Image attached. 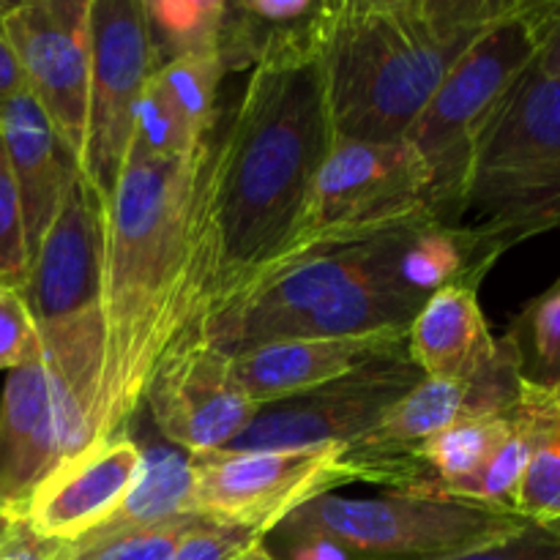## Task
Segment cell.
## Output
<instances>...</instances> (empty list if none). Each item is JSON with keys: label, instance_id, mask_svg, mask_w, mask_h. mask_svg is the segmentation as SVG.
I'll return each instance as SVG.
<instances>
[{"label": "cell", "instance_id": "cell-16", "mask_svg": "<svg viewBox=\"0 0 560 560\" xmlns=\"http://www.w3.org/2000/svg\"><path fill=\"white\" fill-rule=\"evenodd\" d=\"M408 359V331L279 339L233 355L235 381L260 408L326 388L377 361Z\"/></svg>", "mask_w": 560, "mask_h": 560}, {"label": "cell", "instance_id": "cell-37", "mask_svg": "<svg viewBox=\"0 0 560 560\" xmlns=\"http://www.w3.org/2000/svg\"><path fill=\"white\" fill-rule=\"evenodd\" d=\"M9 517H14V514H9V512H5V509H0V525H3Z\"/></svg>", "mask_w": 560, "mask_h": 560}, {"label": "cell", "instance_id": "cell-33", "mask_svg": "<svg viewBox=\"0 0 560 560\" xmlns=\"http://www.w3.org/2000/svg\"><path fill=\"white\" fill-rule=\"evenodd\" d=\"M528 20L534 25V66L550 80H560V0H530Z\"/></svg>", "mask_w": 560, "mask_h": 560}, {"label": "cell", "instance_id": "cell-26", "mask_svg": "<svg viewBox=\"0 0 560 560\" xmlns=\"http://www.w3.org/2000/svg\"><path fill=\"white\" fill-rule=\"evenodd\" d=\"M159 74L164 77L175 102L180 104L197 135H213L217 131V93L224 74H228L222 55L202 52L175 58L170 63L159 66Z\"/></svg>", "mask_w": 560, "mask_h": 560}, {"label": "cell", "instance_id": "cell-23", "mask_svg": "<svg viewBox=\"0 0 560 560\" xmlns=\"http://www.w3.org/2000/svg\"><path fill=\"white\" fill-rule=\"evenodd\" d=\"M142 9L162 66L186 55L219 52L224 0H142Z\"/></svg>", "mask_w": 560, "mask_h": 560}, {"label": "cell", "instance_id": "cell-32", "mask_svg": "<svg viewBox=\"0 0 560 560\" xmlns=\"http://www.w3.org/2000/svg\"><path fill=\"white\" fill-rule=\"evenodd\" d=\"M271 534L282 545L284 560H366L353 547H348L337 536L326 534V530L299 528V525L282 523Z\"/></svg>", "mask_w": 560, "mask_h": 560}, {"label": "cell", "instance_id": "cell-3", "mask_svg": "<svg viewBox=\"0 0 560 560\" xmlns=\"http://www.w3.org/2000/svg\"><path fill=\"white\" fill-rule=\"evenodd\" d=\"M334 145L315 58L252 69L217 135V219L228 284L295 238L312 180Z\"/></svg>", "mask_w": 560, "mask_h": 560}, {"label": "cell", "instance_id": "cell-20", "mask_svg": "<svg viewBox=\"0 0 560 560\" xmlns=\"http://www.w3.org/2000/svg\"><path fill=\"white\" fill-rule=\"evenodd\" d=\"M512 432V408L503 413L474 416L438 432L416 448V459L424 465L430 490L435 495L465 498L468 487L492 463L498 448Z\"/></svg>", "mask_w": 560, "mask_h": 560}, {"label": "cell", "instance_id": "cell-31", "mask_svg": "<svg viewBox=\"0 0 560 560\" xmlns=\"http://www.w3.org/2000/svg\"><path fill=\"white\" fill-rule=\"evenodd\" d=\"M262 539L266 536L228 528V525H219L200 517L195 528L180 539L173 560H235L241 552H246Z\"/></svg>", "mask_w": 560, "mask_h": 560}, {"label": "cell", "instance_id": "cell-12", "mask_svg": "<svg viewBox=\"0 0 560 560\" xmlns=\"http://www.w3.org/2000/svg\"><path fill=\"white\" fill-rule=\"evenodd\" d=\"M93 0H25L5 11V31L25 91L80 164L91 88Z\"/></svg>", "mask_w": 560, "mask_h": 560}, {"label": "cell", "instance_id": "cell-24", "mask_svg": "<svg viewBox=\"0 0 560 560\" xmlns=\"http://www.w3.org/2000/svg\"><path fill=\"white\" fill-rule=\"evenodd\" d=\"M200 517L170 520L162 525L96 528L77 541L60 545L58 560H173L180 539Z\"/></svg>", "mask_w": 560, "mask_h": 560}, {"label": "cell", "instance_id": "cell-7", "mask_svg": "<svg viewBox=\"0 0 560 560\" xmlns=\"http://www.w3.org/2000/svg\"><path fill=\"white\" fill-rule=\"evenodd\" d=\"M528 9L530 0H523L512 16L490 27L454 63L402 137L424 162L430 208L446 224H457L459 200L481 137L539 52Z\"/></svg>", "mask_w": 560, "mask_h": 560}, {"label": "cell", "instance_id": "cell-36", "mask_svg": "<svg viewBox=\"0 0 560 560\" xmlns=\"http://www.w3.org/2000/svg\"><path fill=\"white\" fill-rule=\"evenodd\" d=\"M235 560H279V558L273 556L271 550H268L266 539H262V541H257L255 547H249V550H246V552H241V556L235 558Z\"/></svg>", "mask_w": 560, "mask_h": 560}, {"label": "cell", "instance_id": "cell-10", "mask_svg": "<svg viewBox=\"0 0 560 560\" xmlns=\"http://www.w3.org/2000/svg\"><path fill=\"white\" fill-rule=\"evenodd\" d=\"M424 211H432L430 173L408 142L334 140L312 180L295 238L397 222Z\"/></svg>", "mask_w": 560, "mask_h": 560}, {"label": "cell", "instance_id": "cell-9", "mask_svg": "<svg viewBox=\"0 0 560 560\" xmlns=\"http://www.w3.org/2000/svg\"><path fill=\"white\" fill-rule=\"evenodd\" d=\"M159 66L142 0H93L91 88L80 175L102 208L113 200L135 137L137 104Z\"/></svg>", "mask_w": 560, "mask_h": 560}, {"label": "cell", "instance_id": "cell-27", "mask_svg": "<svg viewBox=\"0 0 560 560\" xmlns=\"http://www.w3.org/2000/svg\"><path fill=\"white\" fill-rule=\"evenodd\" d=\"M38 359H44V345L25 290L0 282V372H14Z\"/></svg>", "mask_w": 560, "mask_h": 560}, {"label": "cell", "instance_id": "cell-5", "mask_svg": "<svg viewBox=\"0 0 560 560\" xmlns=\"http://www.w3.org/2000/svg\"><path fill=\"white\" fill-rule=\"evenodd\" d=\"M102 255L104 208L80 175L44 233L22 290L44 361L80 413L88 446L102 375Z\"/></svg>", "mask_w": 560, "mask_h": 560}, {"label": "cell", "instance_id": "cell-1", "mask_svg": "<svg viewBox=\"0 0 560 560\" xmlns=\"http://www.w3.org/2000/svg\"><path fill=\"white\" fill-rule=\"evenodd\" d=\"M224 282L217 131L184 159H156L129 145L104 208V342L91 446L126 435L156 364L206 331Z\"/></svg>", "mask_w": 560, "mask_h": 560}, {"label": "cell", "instance_id": "cell-28", "mask_svg": "<svg viewBox=\"0 0 560 560\" xmlns=\"http://www.w3.org/2000/svg\"><path fill=\"white\" fill-rule=\"evenodd\" d=\"M512 512L530 523H560V443L530 457L514 492Z\"/></svg>", "mask_w": 560, "mask_h": 560}, {"label": "cell", "instance_id": "cell-35", "mask_svg": "<svg viewBox=\"0 0 560 560\" xmlns=\"http://www.w3.org/2000/svg\"><path fill=\"white\" fill-rule=\"evenodd\" d=\"M5 11H9V5L0 3V104L25 91L20 60H16L9 31H5Z\"/></svg>", "mask_w": 560, "mask_h": 560}, {"label": "cell", "instance_id": "cell-8", "mask_svg": "<svg viewBox=\"0 0 560 560\" xmlns=\"http://www.w3.org/2000/svg\"><path fill=\"white\" fill-rule=\"evenodd\" d=\"M284 523L326 530L366 560H441L506 539L530 520L454 495L345 498L331 492L301 506Z\"/></svg>", "mask_w": 560, "mask_h": 560}, {"label": "cell", "instance_id": "cell-11", "mask_svg": "<svg viewBox=\"0 0 560 560\" xmlns=\"http://www.w3.org/2000/svg\"><path fill=\"white\" fill-rule=\"evenodd\" d=\"M142 405L159 435L189 457L228 448L260 413L235 381L233 355L208 342L206 331L164 353Z\"/></svg>", "mask_w": 560, "mask_h": 560}, {"label": "cell", "instance_id": "cell-6", "mask_svg": "<svg viewBox=\"0 0 560 560\" xmlns=\"http://www.w3.org/2000/svg\"><path fill=\"white\" fill-rule=\"evenodd\" d=\"M195 517L268 536L320 495L366 481L402 492L410 468L402 457L366 454L353 446L299 448V452H211L191 457Z\"/></svg>", "mask_w": 560, "mask_h": 560}, {"label": "cell", "instance_id": "cell-30", "mask_svg": "<svg viewBox=\"0 0 560 560\" xmlns=\"http://www.w3.org/2000/svg\"><path fill=\"white\" fill-rule=\"evenodd\" d=\"M441 560H560V523H525L506 539Z\"/></svg>", "mask_w": 560, "mask_h": 560}, {"label": "cell", "instance_id": "cell-34", "mask_svg": "<svg viewBox=\"0 0 560 560\" xmlns=\"http://www.w3.org/2000/svg\"><path fill=\"white\" fill-rule=\"evenodd\" d=\"M60 545L38 536L20 514L0 525V560H58Z\"/></svg>", "mask_w": 560, "mask_h": 560}, {"label": "cell", "instance_id": "cell-14", "mask_svg": "<svg viewBox=\"0 0 560 560\" xmlns=\"http://www.w3.org/2000/svg\"><path fill=\"white\" fill-rule=\"evenodd\" d=\"M82 448H88L85 424L47 361L9 372L0 394V509L22 514L52 468Z\"/></svg>", "mask_w": 560, "mask_h": 560}, {"label": "cell", "instance_id": "cell-18", "mask_svg": "<svg viewBox=\"0 0 560 560\" xmlns=\"http://www.w3.org/2000/svg\"><path fill=\"white\" fill-rule=\"evenodd\" d=\"M0 137L20 189L31 266L60 202L80 180V164L27 91L0 104Z\"/></svg>", "mask_w": 560, "mask_h": 560}, {"label": "cell", "instance_id": "cell-2", "mask_svg": "<svg viewBox=\"0 0 560 560\" xmlns=\"http://www.w3.org/2000/svg\"><path fill=\"white\" fill-rule=\"evenodd\" d=\"M523 0H334L315 63L334 140H402L448 71Z\"/></svg>", "mask_w": 560, "mask_h": 560}, {"label": "cell", "instance_id": "cell-19", "mask_svg": "<svg viewBox=\"0 0 560 560\" xmlns=\"http://www.w3.org/2000/svg\"><path fill=\"white\" fill-rule=\"evenodd\" d=\"M498 257L501 255L465 224L430 219L416 228L405 244L402 257H399V277L405 279V284L430 299L432 293L452 284L479 288Z\"/></svg>", "mask_w": 560, "mask_h": 560}, {"label": "cell", "instance_id": "cell-21", "mask_svg": "<svg viewBox=\"0 0 560 560\" xmlns=\"http://www.w3.org/2000/svg\"><path fill=\"white\" fill-rule=\"evenodd\" d=\"M191 490H195V470H191L189 454L170 443H151V446L145 443L135 487L118 512L102 525L129 528V525H162L170 520L195 517Z\"/></svg>", "mask_w": 560, "mask_h": 560}, {"label": "cell", "instance_id": "cell-17", "mask_svg": "<svg viewBox=\"0 0 560 560\" xmlns=\"http://www.w3.org/2000/svg\"><path fill=\"white\" fill-rule=\"evenodd\" d=\"M408 359L421 377L479 381L514 359L490 331L479 288L452 284L427 299L408 328Z\"/></svg>", "mask_w": 560, "mask_h": 560}, {"label": "cell", "instance_id": "cell-29", "mask_svg": "<svg viewBox=\"0 0 560 560\" xmlns=\"http://www.w3.org/2000/svg\"><path fill=\"white\" fill-rule=\"evenodd\" d=\"M25 277L27 246L20 189H16L9 153H5L3 137H0V282L25 284Z\"/></svg>", "mask_w": 560, "mask_h": 560}, {"label": "cell", "instance_id": "cell-25", "mask_svg": "<svg viewBox=\"0 0 560 560\" xmlns=\"http://www.w3.org/2000/svg\"><path fill=\"white\" fill-rule=\"evenodd\" d=\"M211 137L213 135H197L156 69V74L148 80L145 91H142L140 104H137L135 137H131L129 145L156 159H184L191 156Z\"/></svg>", "mask_w": 560, "mask_h": 560}, {"label": "cell", "instance_id": "cell-13", "mask_svg": "<svg viewBox=\"0 0 560 560\" xmlns=\"http://www.w3.org/2000/svg\"><path fill=\"white\" fill-rule=\"evenodd\" d=\"M421 381L410 359L377 361L326 388L260 408L224 452H299L353 446Z\"/></svg>", "mask_w": 560, "mask_h": 560}, {"label": "cell", "instance_id": "cell-15", "mask_svg": "<svg viewBox=\"0 0 560 560\" xmlns=\"http://www.w3.org/2000/svg\"><path fill=\"white\" fill-rule=\"evenodd\" d=\"M140 468L142 446L129 432L82 448L31 492L20 517L44 539L69 545L118 512Z\"/></svg>", "mask_w": 560, "mask_h": 560}, {"label": "cell", "instance_id": "cell-22", "mask_svg": "<svg viewBox=\"0 0 560 560\" xmlns=\"http://www.w3.org/2000/svg\"><path fill=\"white\" fill-rule=\"evenodd\" d=\"M503 342L514 353L520 377L530 386H560V277L514 317Z\"/></svg>", "mask_w": 560, "mask_h": 560}, {"label": "cell", "instance_id": "cell-4", "mask_svg": "<svg viewBox=\"0 0 560 560\" xmlns=\"http://www.w3.org/2000/svg\"><path fill=\"white\" fill-rule=\"evenodd\" d=\"M457 224L498 255L560 230V80L525 71L476 148Z\"/></svg>", "mask_w": 560, "mask_h": 560}]
</instances>
